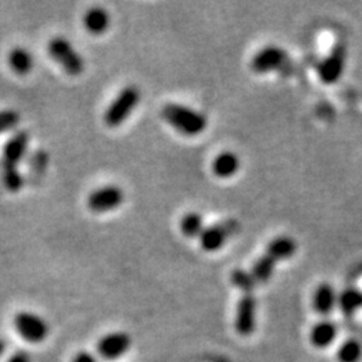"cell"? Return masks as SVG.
Segmentation results:
<instances>
[{"mask_svg":"<svg viewBox=\"0 0 362 362\" xmlns=\"http://www.w3.org/2000/svg\"><path fill=\"white\" fill-rule=\"evenodd\" d=\"M124 202V192L117 185H107L94 191L88 199V207L95 214H104L119 207Z\"/></svg>","mask_w":362,"mask_h":362,"instance_id":"30bf717a","label":"cell"},{"mask_svg":"<svg viewBox=\"0 0 362 362\" xmlns=\"http://www.w3.org/2000/svg\"><path fill=\"white\" fill-rule=\"evenodd\" d=\"M346 59H348L346 43L342 40H338L332 47L330 52L318 64L317 73L321 82L325 85L337 83L344 76V71L346 67Z\"/></svg>","mask_w":362,"mask_h":362,"instance_id":"277c9868","label":"cell"},{"mask_svg":"<svg viewBox=\"0 0 362 362\" xmlns=\"http://www.w3.org/2000/svg\"><path fill=\"white\" fill-rule=\"evenodd\" d=\"M161 116L169 125L185 136H197L207 128V117L184 105H164Z\"/></svg>","mask_w":362,"mask_h":362,"instance_id":"6da1fadb","label":"cell"},{"mask_svg":"<svg viewBox=\"0 0 362 362\" xmlns=\"http://www.w3.org/2000/svg\"><path fill=\"white\" fill-rule=\"evenodd\" d=\"M288 62V54L279 46H266L259 50L251 59V70L257 74L278 71Z\"/></svg>","mask_w":362,"mask_h":362,"instance_id":"ba28073f","label":"cell"},{"mask_svg":"<svg viewBox=\"0 0 362 362\" xmlns=\"http://www.w3.org/2000/svg\"><path fill=\"white\" fill-rule=\"evenodd\" d=\"M338 326L333 321L324 320L314 325L310 332L311 345L315 349L325 350L336 342Z\"/></svg>","mask_w":362,"mask_h":362,"instance_id":"4fadbf2b","label":"cell"},{"mask_svg":"<svg viewBox=\"0 0 362 362\" xmlns=\"http://www.w3.org/2000/svg\"><path fill=\"white\" fill-rule=\"evenodd\" d=\"M204 230V220L197 212L187 214L181 220V231L187 238H200Z\"/></svg>","mask_w":362,"mask_h":362,"instance_id":"44dd1931","label":"cell"},{"mask_svg":"<svg viewBox=\"0 0 362 362\" xmlns=\"http://www.w3.org/2000/svg\"><path fill=\"white\" fill-rule=\"evenodd\" d=\"M4 351H6V342H4V339L0 338V360H1L3 354H4Z\"/></svg>","mask_w":362,"mask_h":362,"instance_id":"83f0119b","label":"cell"},{"mask_svg":"<svg viewBox=\"0 0 362 362\" xmlns=\"http://www.w3.org/2000/svg\"><path fill=\"white\" fill-rule=\"evenodd\" d=\"M240 168V158L233 152H223L220 153L214 164L212 169L214 173L220 179H230L236 175V172Z\"/></svg>","mask_w":362,"mask_h":362,"instance_id":"5bb4252c","label":"cell"},{"mask_svg":"<svg viewBox=\"0 0 362 362\" xmlns=\"http://www.w3.org/2000/svg\"><path fill=\"white\" fill-rule=\"evenodd\" d=\"M49 54L55 62L70 76H79L85 70V61L74 49V46L62 37H57L49 42Z\"/></svg>","mask_w":362,"mask_h":362,"instance_id":"5b68a950","label":"cell"},{"mask_svg":"<svg viewBox=\"0 0 362 362\" xmlns=\"http://www.w3.org/2000/svg\"><path fill=\"white\" fill-rule=\"evenodd\" d=\"M231 282L235 287H238L242 293L243 291H254L257 282L252 278L251 272H246L245 270H235L231 274Z\"/></svg>","mask_w":362,"mask_h":362,"instance_id":"603a6c76","label":"cell"},{"mask_svg":"<svg viewBox=\"0 0 362 362\" xmlns=\"http://www.w3.org/2000/svg\"><path fill=\"white\" fill-rule=\"evenodd\" d=\"M338 362H360L362 360V344L356 338L345 339L337 349Z\"/></svg>","mask_w":362,"mask_h":362,"instance_id":"ffe728a7","label":"cell"},{"mask_svg":"<svg viewBox=\"0 0 362 362\" xmlns=\"http://www.w3.org/2000/svg\"><path fill=\"white\" fill-rule=\"evenodd\" d=\"M8 64L16 74L26 76L33 70L34 59H33V55L27 52L26 49L16 47L8 55Z\"/></svg>","mask_w":362,"mask_h":362,"instance_id":"d6986e66","label":"cell"},{"mask_svg":"<svg viewBox=\"0 0 362 362\" xmlns=\"http://www.w3.org/2000/svg\"><path fill=\"white\" fill-rule=\"evenodd\" d=\"M258 302L254 291H243L236 305L235 330L240 337H251L257 329Z\"/></svg>","mask_w":362,"mask_h":362,"instance_id":"8992f818","label":"cell"},{"mask_svg":"<svg viewBox=\"0 0 362 362\" xmlns=\"http://www.w3.org/2000/svg\"><path fill=\"white\" fill-rule=\"evenodd\" d=\"M30 136L25 130L16 132L13 137L4 144L3 156H1V168L18 169L19 163L26 155Z\"/></svg>","mask_w":362,"mask_h":362,"instance_id":"8fae6325","label":"cell"},{"mask_svg":"<svg viewBox=\"0 0 362 362\" xmlns=\"http://www.w3.org/2000/svg\"><path fill=\"white\" fill-rule=\"evenodd\" d=\"M1 176H3V184L10 192H18L23 188L25 179L22 173L18 169L1 168Z\"/></svg>","mask_w":362,"mask_h":362,"instance_id":"7402d4cb","label":"cell"},{"mask_svg":"<svg viewBox=\"0 0 362 362\" xmlns=\"http://www.w3.org/2000/svg\"><path fill=\"white\" fill-rule=\"evenodd\" d=\"M338 309L351 317L362 310V291L356 287L345 288L338 294Z\"/></svg>","mask_w":362,"mask_h":362,"instance_id":"2e32d148","label":"cell"},{"mask_svg":"<svg viewBox=\"0 0 362 362\" xmlns=\"http://www.w3.org/2000/svg\"><path fill=\"white\" fill-rule=\"evenodd\" d=\"M313 308L317 314L327 317L338 308V293L330 284L317 286L313 294Z\"/></svg>","mask_w":362,"mask_h":362,"instance_id":"7c38bea8","label":"cell"},{"mask_svg":"<svg viewBox=\"0 0 362 362\" xmlns=\"http://www.w3.org/2000/svg\"><path fill=\"white\" fill-rule=\"evenodd\" d=\"M13 325L16 334L33 345L45 342L50 336L47 321L33 311H18L13 315Z\"/></svg>","mask_w":362,"mask_h":362,"instance_id":"7a4b0ae2","label":"cell"},{"mask_svg":"<svg viewBox=\"0 0 362 362\" xmlns=\"http://www.w3.org/2000/svg\"><path fill=\"white\" fill-rule=\"evenodd\" d=\"M132 337L127 332H110L97 342V356L105 361H118L132 349Z\"/></svg>","mask_w":362,"mask_h":362,"instance_id":"52a82bcc","label":"cell"},{"mask_svg":"<svg viewBox=\"0 0 362 362\" xmlns=\"http://www.w3.org/2000/svg\"><path fill=\"white\" fill-rule=\"evenodd\" d=\"M140 98L141 93L137 86L130 85L122 89L105 113L104 119L106 125L110 128H116L121 125L139 105Z\"/></svg>","mask_w":362,"mask_h":362,"instance_id":"3957f363","label":"cell"},{"mask_svg":"<svg viewBox=\"0 0 362 362\" xmlns=\"http://www.w3.org/2000/svg\"><path fill=\"white\" fill-rule=\"evenodd\" d=\"M4 362H31V357L26 350H16Z\"/></svg>","mask_w":362,"mask_h":362,"instance_id":"4316f807","label":"cell"},{"mask_svg":"<svg viewBox=\"0 0 362 362\" xmlns=\"http://www.w3.org/2000/svg\"><path fill=\"white\" fill-rule=\"evenodd\" d=\"M19 121H21V117L18 112L11 110V109L0 110V134L15 129L18 127Z\"/></svg>","mask_w":362,"mask_h":362,"instance_id":"cb8c5ba5","label":"cell"},{"mask_svg":"<svg viewBox=\"0 0 362 362\" xmlns=\"http://www.w3.org/2000/svg\"><path fill=\"white\" fill-rule=\"evenodd\" d=\"M239 230V223L235 219L220 221L215 226L207 227L200 235V245L204 251L215 252L219 251L226 242Z\"/></svg>","mask_w":362,"mask_h":362,"instance_id":"9c48e42d","label":"cell"},{"mask_svg":"<svg viewBox=\"0 0 362 362\" xmlns=\"http://www.w3.org/2000/svg\"><path fill=\"white\" fill-rule=\"evenodd\" d=\"M71 362H100V357L88 350H81L73 356Z\"/></svg>","mask_w":362,"mask_h":362,"instance_id":"484cf974","label":"cell"},{"mask_svg":"<svg viewBox=\"0 0 362 362\" xmlns=\"http://www.w3.org/2000/svg\"><path fill=\"white\" fill-rule=\"evenodd\" d=\"M46 165H47V155H46V152L39 151V152H37L35 156H34L33 163H31L33 170H34L35 173H40V172H43V169H45Z\"/></svg>","mask_w":362,"mask_h":362,"instance_id":"d4e9b609","label":"cell"},{"mask_svg":"<svg viewBox=\"0 0 362 362\" xmlns=\"http://www.w3.org/2000/svg\"><path fill=\"white\" fill-rule=\"evenodd\" d=\"M83 23H85L86 30L90 34H93V35H101L109 28L110 16H109L107 11H105L104 8L94 7V8H90L85 15Z\"/></svg>","mask_w":362,"mask_h":362,"instance_id":"e0dca14e","label":"cell"},{"mask_svg":"<svg viewBox=\"0 0 362 362\" xmlns=\"http://www.w3.org/2000/svg\"><path fill=\"white\" fill-rule=\"evenodd\" d=\"M266 252L279 263L294 257L297 252V243L290 236H281L272 240L266 248Z\"/></svg>","mask_w":362,"mask_h":362,"instance_id":"9a60e30c","label":"cell"},{"mask_svg":"<svg viewBox=\"0 0 362 362\" xmlns=\"http://www.w3.org/2000/svg\"><path fill=\"white\" fill-rule=\"evenodd\" d=\"M278 264V262L272 258V255H269L267 252H264L260 258L254 263L251 275L255 279L257 285L259 284H267L272 279V274L275 272V266Z\"/></svg>","mask_w":362,"mask_h":362,"instance_id":"ac0fdd59","label":"cell"}]
</instances>
